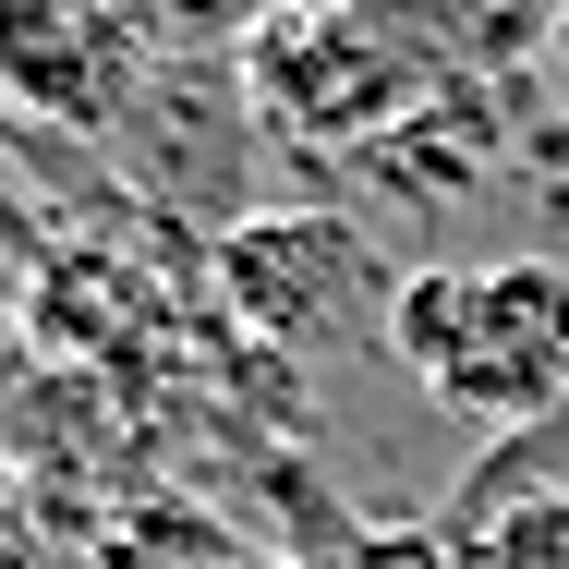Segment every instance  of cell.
I'll return each mask as SVG.
<instances>
[{
	"mask_svg": "<svg viewBox=\"0 0 569 569\" xmlns=\"http://www.w3.org/2000/svg\"><path fill=\"white\" fill-rule=\"evenodd\" d=\"M449 0H279L242 49L254 110L303 146H376L388 121L449 98Z\"/></svg>",
	"mask_w": 569,
	"mask_h": 569,
	"instance_id": "obj_1",
	"label": "cell"
},
{
	"mask_svg": "<svg viewBox=\"0 0 569 569\" xmlns=\"http://www.w3.org/2000/svg\"><path fill=\"white\" fill-rule=\"evenodd\" d=\"M121 12H133V37L158 61H242L279 0H121Z\"/></svg>",
	"mask_w": 569,
	"mask_h": 569,
	"instance_id": "obj_5",
	"label": "cell"
},
{
	"mask_svg": "<svg viewBox=\"0 0 569 569\" xmlns=\"http://www.w3.org/2000/svg\"><path fill=\"white\" fill-rule=\"evenodd\" d=\"M0 242H37V207H24L12 182H0Z\"/></svg>",
	"mask_w": 569,
	"mask_h": 569,
	"instance_id": "obj_7",
	"label": "cell"
},
{
	"mask_svg": "<svg viewBox=\"0 0 569 569\" xmlns=\"http://www.w3.org/2000/svg\"><path fill=\"white\" fill-rule=\"evenodd\" d=\"M158 49L121 0H0V110L24 133H121Z\"/></svg>",
	"mask_w": 569,
	"mask_h": 569,
	"instance_id": "obj_3",
	"label": "cell"
},
{
	"mask_svg": "<svg viewBox=\"0 0 569 569\" xmlns=\"http://www.w3.org/2000/svg\"><path fill=\"white\" fill-rule=\"evenodd\" d=\"M460 303H472V267H449V254H437V267H400V279H388L376 328H388V363H400L412 388H425V376L449 363V340H460Z\"/></svg>",
	"mask_w": 569,
	"mask_h": 569,
	"instance_id": "obj_4",
	"label": "cell"
},
{
	"mask_svg": "<svg viewBox=\"0 0 569 569\" xmlns=\"http://www.w3.org/2000/svg\"><path fill=\"white\" fill-rule=\"evenodd\" d=\"M0 485H12V437H0Z\"/></svg>",
	"mask_w": 569,
	"mask_h": 569,
	"instance_id": "obj_8",
	"label": "cell"
},
{
	"mask_svg": "<svg viewBox=\"0 0 569 569\" xmlns=\"http://www.w3.org/2000/svg\"><path fill=\"white\" fill-rule=\"evenodd\" d=\"M485 569H569V485H533L485 521Z\"/></svg>",
	"mask_w": 569,
	"mask_h": 569,
	"instance_id": "obj_6",
	"label": "cell"
},
{
	"mask_svg": "<svg viewBox=\"0 0 569 569\" xmlns=\"http://www.w3.org/2000/svg\"><path fill=\"white\" fill-rule=\"evenodd\" d=\"M425 400H449L460 425H533L569 400V267L558 254H497L472 267L449 363L425 376Z\"/></svg>",
	"mask_w": 569,
	"mask_h": 569,
	"instance_id": "obj_2",
	"label": "cell"
}]
</instances>
